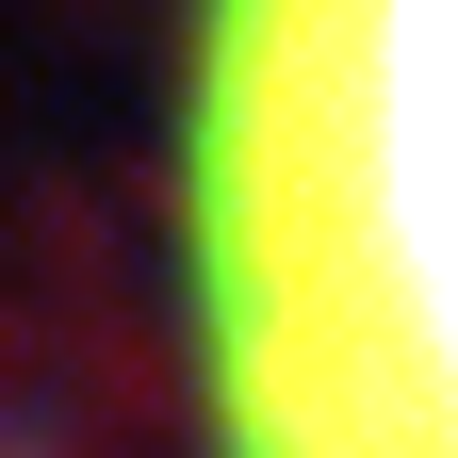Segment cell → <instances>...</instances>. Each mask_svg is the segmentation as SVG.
Returning <instances> with one entry per match:
<instances>
[{
    "mask_svg": "<svg viewBox=\"0 0 458 458\" xmlns=\"http://www.w3.org/2000/svg\"><path fill=\"white\" fill-rule=\"evenodd\" d=\"M181 262L213 458H458V0H197Z\"/></svg>",
    "mask_w": 458,
    "mask_h": 458,
    "instance_id": "6da1fadb",
    "label": "cell"
}]
</instances>
